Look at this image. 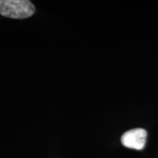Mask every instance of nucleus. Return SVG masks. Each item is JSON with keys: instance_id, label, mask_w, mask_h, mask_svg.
<instances>
[{"instance_id": "obj_1", "label": "nucleus", "mask_w": 158, "mask_h": 158, "mask_svg": "<svg viewBox=\"0 0 158 158\" xmlns=\"http://www.w3.org/2000/svg\"><path fill=\"white\" fill-rule=\"evenodd\" d=\"M35 13V7L29 0H0V15L14 19H24Z\"/></svg>"}, {"instance_id": "obj_2", "label": "nucleus", "mask_w": 158, "mask_h": 158, "mask_svg": "<svg viewBox=\"0 0 158 158\" xmlns=\"http://www.w3.org/2000/svg\"><path fill=\"white\" fill-rule=\"evenodd\" d=\"M147 133L142 128H135L128 130L121 138L122 143L124 147L136 150H141L145 147Z\"/></svg>"}]
</instances>
